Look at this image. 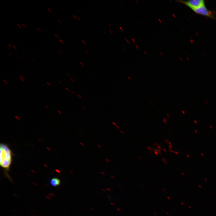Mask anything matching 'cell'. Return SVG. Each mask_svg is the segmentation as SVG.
<instances>
[{"mask_svg": "<svg viewBox=\"0 0 216 216\" xmlns=\"http://www.w3.org/2000/svg\"><path fill=\"white\" fill-rule=\"evenodd\" d=\"M12 52H10V53H9V54H8V56H10L11 55V54H12Z\"/></svg>", "mask_w": 216, "mask_h": 216, "instance_id": "d4e9b609", "label": "cell"}, {"mask_svg": "<svg viewBox=\"0 0 216 216\" xmlns=\"http://www.w3.org/2000/svg\"><path fill=\"white\" fill-rule=\"evenodd\" d=\"M128 78L130 80H131V78L129 76H128Z\"/></svg>", "mask_w": 216, "mask_h": 216, "instance_id": "f35d334b", "label": "cell"}, {"mask_svg": "<svg viewBox=\"0 0 216 216\" xmlns=\"http://www.w3.org/2000/svg\"><path fill=\"white\" fill-rule=\"evenodd\" d=\"M3 82H4L5 83H6V84H8V82H7V81H6L5 80H3Z\"/></svg>", "mask_w": 216, "mask_h": 216, "instance_id": "7c38bea8", "label": "cell"}, {"mask_svg": "<svg viewBox=\"0 0 216 216\" xmlns=\"http://www.w3.org/2000/svg\"><path fill=\"white\" fill-rule=\"evenodd\" d=\"M20 79L22 80V81L24 82L25 81V79L23 76L22 75H20Z\"/></svg>", "mask_w": 216, "mask_h": 216, "instance_id": "5b68a950", "label": "cell"}, {"mask_svg": "<svg viewBox=\"0 0 216 216\" xmlns=\"http://www.w3.org/2000/svg\"><path fill=\"white\" fill-rule=\"evenodd\" d=\"M65 89H66L67 90L68 92H70V91L68 89V88L66 87V88H65Z\"/></svg>", "mask_w": 216, "mask_h": 216, "instance_id": "484cf974", "label": "cell"}, {"mask_svg": "<svg viewBox=\"0 0 216 216\" xmlns=\"http://www.w3.org/2000/svg\"><path fill=\"white\" fill-rule=\"evenodd\" d=\"M82 107L84 109V110L86 109V107H85L84 106H82Z\"/></svg>", "mask_w": 216, "mask_h": 216, "instance_id": "d6a6232c", "label": "cell"}, {"mask_svg": "<svg viewBox=\"0 0 216 216\" xmlns=\"http://www.w3.org/2000/svg\"><path fill=\"white\" fill-rule=\"evenodd\" d=\"M108 24L111 28L112 27V26L110 23H108Z\"/></svg>", "mask_w": 216, "mask_h": 216, "instance_id": "836d02e7", "label": "cell"}, {"mask_svg": "<svg viewBox=\"0 0 216 216\" xmlns=\"http://www.w3.org/2000/svg\"><path fill=\"white\" fill-rule=\"evenodd\" d=\"M82 42L84 44H86V42H85V41L84 40H82Z\"/></svg>", "mask_w": 216, "mask_h": 216, "instance_id": "ac0fdd59", "label": "cell"}, {"mask_svg": "<svg viewBox=\"0 0 216 216\" xmlns=\"http://www.w3.org/2000/svg\"><path fill=\"white\" fill-rule=\"evenodd\" d=\"M177 2L184 4L192 10L205 5L203 0H179Z\"/></svg>", "mask_w": 216, "mask_h": 216, "instance_id": "7a4b0ae2", "label": "cell"}, {"mask_svg": "<svg viewBox=\"0 0 216 216\" xmlns=\"http://www.w3.org/2000/svg\"><path fill=\"white\" fill-rule=\"evenodd\" d=\"M85 53L87 54V55H88V56L89 55V53L87 51H86Z\"/></svg>", "mask_w": 216, "mask_h": 216, "instance_id": "7402d4cb", "label": "cell"}, {"mask_svg": "<svg viewBox=\"0 0 216 216\" xmlns=\"http://www.w3.org/2000/svg\"><path fill=\"white\" fill-rule=\"evenodd\" d=\"M58 82L61 85H62V83H61V82L60 81H58Z\"/></svg>", "mask_w": 216, "mask_h": 216, "instance_id": "74e56055", "label": "cell"}, {"mask_svg": "<svg viewBox=\"0 0 216 216\" xmlns=\"http://www.w3.org/2000/svg\"><path fill=\"white\" fill-rule=\"evenodd\" d=\"M12 46L15 50H17V47L15 46L14 45H12Z\"/></svg>", "mask_w": 216, "mask_h": 216, "instance_id": "52a82bcc", "label": "cell"}, {"mask_svg": "<svg viewBox=\"0 0 216 216\" xmlns=\"http://www.w3.org/2000/svg\"><path fill=\"white\" fill-rule=\"evenodd\" d=\"M5 48L8 50H10L9 48L6 46L5 47Z\"/></svg>", "mask_w": 216, "mask_h": 216, "instance_id": "5bb4252c", "label": "cell"}, {"mask_svg": "<svg viewBox=\"0 0 216 216\" xmlns=\"http://www.w3.org/2000/svg\"><path fill=\"white\" fill-rule=\"evenodd\" d=\"M37 28L40 32H41L42 31L40 28H39V27H37Z\"/></svg>", "mask_w": 216, "mask_h": 216, "instance_id": "9a60e30c", "label": "cell"}, {"mask_svg": "<svg viewBox=\"0 0 216 216\" xmlns=\"http://www.w3.org/2000/svg\"><path fill=\"white\" fill-rule=\"evenodd\" d=\"M57 20H58V22L60 23H62L61 20H59V19H57Z\"/></svg>", "mask_w": 216, "mask_h": 216, "instance_id": "f546056e", "label": "cell"}, {"mask_svg": "<svg viewBox=\"0 0 216 216\" xmlns=\"http://www.w3.org/2000/svg\"><path fill=\"white\" fill-rule=\"evenodd\" d=\"M21 25H22V26H23V27L24 28H26V26L23 23H21Z\"/></svg>", "mask_w": 216, "mask_h": 216, "instance_id": "9c48e42d", "label": "cell"}, {"mask_svg": "<svg viewBox=\"0 0 216 216\" xmlns=\"http://www.w3.org/2000/svg\"><path fill=\"white\" fill-rule=\"evenodd\" d=\"M80 64L82 65V66H84V64H83V63L82 62H80Z\"/></svg>", "mask_w": 216, "mask_h": 216, "instance_id": "603a6c76", "label": "cell"}, {"mask_svg": "<svg viewBox=\"0 0 216 216\" xmlns=\"http://www.w3.org/2000/svg\"><path fill=\"white\" fill-rule=\"evenodd\" d=\"M12 44H8V46L10 47H11L12 46Z\"/></svg>", "mask_w": 216, "mask_h": 216, "instance_id": "44dd1931", "label": "cell"}, {"mask_svg": "<svg viewBox=\"0 0 216 216\" xmlns=\"http://www.w3.org/2000/svg\"><path fill=\"white\" fill-rule=\"evenodd\" d=\"M31 59L34 62H35V59H34L33 58H32V57H31Z\"/></svg>", "mask_w": 216, "mask_h": 216, "instance_id": "4dcf8cb0", "label": "cell"}, {"mask_svg": "<svg viewBox=\"0 0 216 216\" xmlns=\"http://www.w3.org/2000/svg\"><path fill=\"white\" fill-rule=\"evenodd\" d=\"M17 57H18V58L20 60H22V58L21 57H20V56H17Z\"/></svg>", "mask_w": 216, "mask_h": 216, "instance_id": "8fae6325", "label": "cell"}, {"mask_svg": "<svg viewBox=\"0 0 216 216\" xmlns=\"http://www.w3.org/2000/svg\"><path fill=\"white\" fill-rule=\"evenodd\" d=\"M47 9L49 11L50 13H52V11L49 8H47Z\"/></svg>", "mask_w": 216, "mask_h": 216, "instance_id": "2e32d148", "label": "cell"}, {"mask_svg": "<svg viewBox=\"0 0 216 216\" xmlns=\"http://www.w3.org/2000/svg\"><path fill=\"white\" fill-rule=\"evenodd\" d=\"M58 113H59L60 114H62V113L61 111L59 110H58Z\"/></svg>", "mask_w": 216, "mask_h": 216, "instance_id": "4316f807", "label": "cell"}, {"mask_svg": "<svg viewBox=\"0 0 216 216\" xmlns=\"http://www.w3.org/2000/svg\"><path fill=\"white\" fill-rule=\"evenodd\" d=\"M167 116H168L169 117V115L168 114H167Z\"/></svg>", "mask_w": 216, "mask_h": 216, "instance_id": "7bdbcfd3", "label": "cell"}, {"mask_svg": "<svg viewBox=\"0 0 216 216\" xmlns=\"http://www.w3.org/2000/svg\"><path fill=\"white\" fill-rule=\"evenodd\" d=\"M192 10L197 14L206 16L212 19H215L212 12L208 10L205 5Z\"/></svg>", "mask_w": 216, "mask_h": 216, "instance_id": "3957f363", "label": "cell"}, {"mask_svg": "<svg viewBox=\"0 0 216 216\" xmlns=\"http://www.w3.org/2000/svg\"><path fill=\"white\" fill-rule=\"evenodd\" d=\"M0 164L3 168L7 170L10 166L12 160V153L7 145L4 143L0 144Z\"/></svg>", "mask_w": 216, "mask_h": 216, "instance_id": "6da1fadb", "label": "cell"}, {"mask_svg": "<svg viewBox=\"0 0 216 216\" xmlns=\"http://www.w3.org/2000/svg\"><path fill=\"white\" fill-rule=\"evenodd\" d=\"M109 31L110 33L111 34H113V31L111 29H109Z\"/></svg>", "mask_w": 216, "mask_h": 216, "instance_id": "8992f818", "label": "cell"}, {"mask_svg": "<svg viewBox=\"0 0 216 216\" xmlns=\"http://www.w3.org/2000/svg\"><path fill=\"white\" fill-rule=\"evenodd\" d=\"M17 25L20 29L22 28V27L21 26L20 24L17 23Z\"/></svg>", "mask_w": 216, "mask_h": 216, "instance_id": "ba28073f", "label": "cell"}, {"mask_svg": "<svg viewBox=\"0 0 216 216\" xmlns=\"http://www.w3.org/2000/svg\"><path fill=\"white\" fill-rule=\"evenodd\" d=\"M103 32L104 33V34H106V32L105 31H103Z\"/></svg>", "mask_w": 216, "mask_h": 216, "instance_id": "ab89813d", "label": "cell"}, {"mask_svg": "<svg viewBox=\"0 0 216 216\" xmlns=\"http://www.w3.org/2000/svg\"><path fill=\"white\" fill-rule=\"evenodd\" d=\"M15 117L16 118H17V119H20L17 116H15Z\"/></svg>", "mask_w": 216, "mask_h": 216, "instance_id": "8d00e7d4", "label": "cell"}, {"mask_svg": "<svg viewBox=\"0 0 216 216\" xmlns=\"http://www.w3.org/2000/svg\"><path fill=\"white\" fill-rule=\"evenodd\" d=\"M77 95L78 97L80 98H82V96L78 94Z\"/></svg>", "mask_w": 216, "mask_h": 216, "instance_id": "cb8c5ba5", "label": "cell"}, {"mask_svg": "<svg viewBox=\"0 0 216 216\" xmlns=\"http://www.w3.org/2000/svg\"><path fill=\"white\" fill-rule=\"evenodd\" d=\"M70 80L72 82H74V80H73L72 78H70Z\"/></svg>", "mask_w": 216, "mask_h": 216, "instance_id": "1f68e13d", "label": "cell"}, {"mask_svg": "<svg viewBox=\"0 0 216 216\" xmlns=\"http://www.w3.org/2000/svg\"><path fill=\"white\" fill-rule=\"evenodd\" d=\"M21 43L23 45H24V44H23V43L22 42H21Z\"/></svg>", "mask_w": 216, "mask_h": 216, "instance_id": "b9f144b4", "label": "cell"}, {"mask_svg": "<svg viewBox=\"0 0 216 216\" xmlns=\"http://www.w3.org/2000/svg\"><path fill=\"white\" fill-rule=\"evenodd\" d=\"M119 28L121 30V31H123V29H122V28L121 27H119Z\"/></svg>", "mask_w": 216, "mask_h": 216, "instance_id": "d590c367", "label": "cell"}, {"mask_svg": "<svg viewBox=\"0 0 216 216\" xmlns=\"http://www.w3.org/2000/svg\"><path fill=\"white\" fill-rule=\"evenodd\" d=\"M58 52H59V53L60 54H62V52L60 50H58Z\"/></svg>", "mask_w": 216, "mask_h": 216, "instance_id": "ffe728a7", "label": "cell"}, {"mask_svg": "<svg viewBox=\"0 0 216 216\" xmlns=\"http://www.w3.org/2000/svg\"><path fill=\"white\" fill-rule=\"evenodd\" d=\"M77 18L80 21H81V19H80V18L79 17L77 16Z\"/></svg>", "mask_w": 216, "mask_h": 216, "instance_id": "83f0119b", "label": "cell"}, {"mask_svg": "<svg viewBox=\"0 0 216 216\" xmlns=\"http://www.w3.org/2000/svg\"><path fill=\"white\" fill-rule=\"evenodd\" d=\"M45 107L46 108V109H49V107H48V106H47L46 105H45Z\"/></svg>", "mask_w": 216, "mask_h": 216, "instance_id": "f1b7e54d", "label": "cell"}, {"mask_svg": "<svg viewBox=\"0 0 216 216\" xmlns=\"http://www.w3.org/2000/svg\"><path fill=\"white\" fill-rule=\"evenodd\" d=\"M73 17H74V18L75 19H76V20L77 19V17L75 15H74V14H73Z\"/></svg>", "mask_w": 216, "mask_h": 216, "instance_id": "e0dca14e", "label": "cell"}, {"mask_svg": "<svg viewBox=\"0 0 216 216\" xmlns=\"http://www.w3.org/2000/svg\"><path fill=\"white\" fill-rule=\"evenodd\" d=\"M54 35H55V36L57 38H59V37H58V35L56 34H55Z\"/></svg>", "mask_w": 216, "mask_h": 216, "instance_id": "d6986e66", "label": "cell"}, {"mask_svg": "<svg viewBox=\"0 0 216 216\" xmlns=\"http://www.w3.org/2000/svg\"><path fill=\"white\" fill-rule=\"evenodd\" d=\"M59 40L62 44H64L63 41L61 39H59Z\"/></svg>", "mask_w": 216, "mask_h": 216, "instance_id": "4fadbf2b", "label": "cell"}, {"mask_svg": "<svg viewBox=\"0 0 216 216\" xmlns=\"http://www.w3.org/2000/svg\"><path fill=\"white\" fill-rule=\"evenodd\" d=\"M40 68H41L42 69H43V70H44V68H43L42 67H40Z\"/></svg>", "mask_w": 216, "mask_h": 216, "instance_id": "60d3db41", "label": "cell"}, {"mask_svg": "<svg viewBox=\"0 0 216 216\" xmlns=\"http://www.w3.org/2000/svg\"><path fill=\"white\" fill-rule=\"evenodd\" d=\"M61 183L60 180L58 178L54 177L52 178L50 181V184L54 187H56L59 185Z\"/></svg>", "mask_w": 216, "mask_h": 216, "instance_id": "277c9868", "label": "cell"}, {"mask_svg": "<svg viewBox=\"0 0 216 216\" xmlns=\"http://www.w3.org/2000/svg\"><path fill=\"white\" fill-rule=\"evenodd\" d=\"M67 74V75H68V76H70V75H68V74Z\"/></svg>", "mask_w": 216, "mask_h": 216, "instance_id": "ee69618b", "label": "cell"}, {"mask_svg": "<svg viewBox=\"0 0 216 216\" xmlns=\"http://www.w3.org/2000/svg\"><path fill=\"white\" fill-rule=\"evenodd\" d=\"M72 93H73L74 94L76 95V93H75V92H74V91H72Z\"/></svg>", "mask_w": 216, "mask_h": 216, "instance_id": "e575fe53", "label": "cell"}, {"mask_svg": "<svg viewBox=\"0 0 216 216\" xmlns=\"http://www.w3.org/2000/svg\"><path fill=\"white\" fill-rule=\"evenodd\" d=\"M47 84L48 85V86H51V84L49 82H47Z\"/></svg>", "mask_w": 216, "mask_h": 216, "instance_id": "30bf717a", "label": "cell"}]
</instances>
